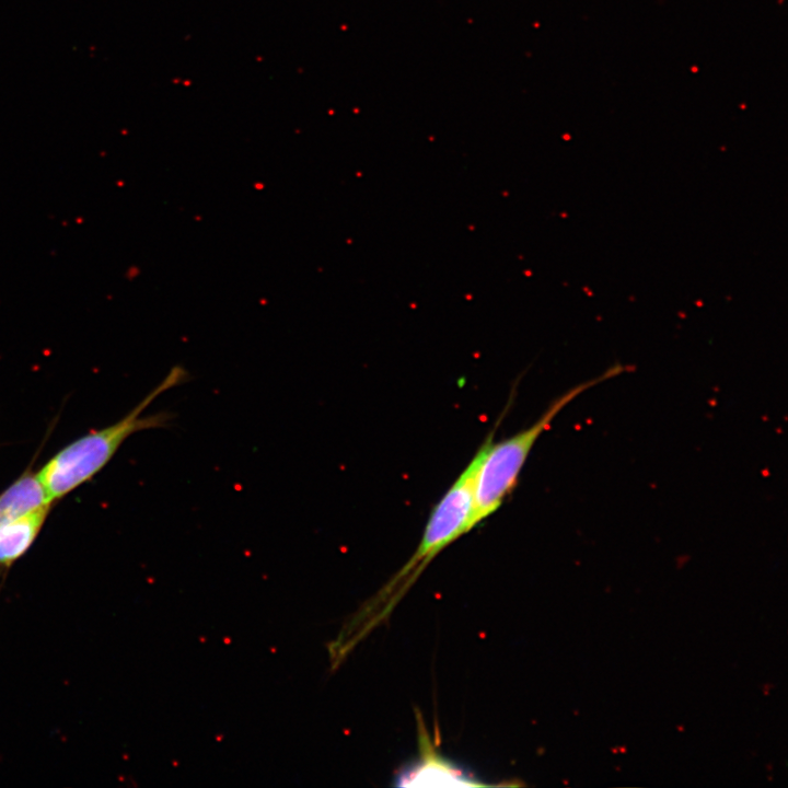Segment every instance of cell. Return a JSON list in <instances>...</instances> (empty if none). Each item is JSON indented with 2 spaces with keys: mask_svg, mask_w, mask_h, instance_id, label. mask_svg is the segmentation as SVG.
<instances>
[{
  "mask_svg": "<svg viewBox=\"0 0 788 788\" xmlns=\"http://www.w3.org/2000/svg\"><path fill=\"white\" fill-rule=\"evenodd\" d=\"M53 507L54 503L44 505L0 525L1 576L7 575L13 564L31 548Z\"/></svg>",
  "mask_w": 788,
  "mask_h": 788,
  "instance_id": "5b68a950",
  "label": "cell"
},
{
  "mask_svg": "<svg viewBox=\"0 0 788 788\" xmlns=\"http://www.w3.org/2000/svg\"><path fill=\"white\" fill-rule=\"evenodd\" d=\"M626 368L616 363L601 375L571 387L553 401L534 424L513 436L495 442V430L490 431L475 477L474 522L476 526L494 514L513 491L535 442L549 428L559 412L584 391L619 375L625 372Z\"/></svg>",
  "mask_w": 788,
  "mask_h": 788,
  "instance_id": "3957f363",
  "label": "cell"
},
{
  "mask_svg": "<svg viewBox=\"0 0 788 788\" xmlns=\"http://www.w3.org/2000/svg\"><path fill=\"white\" fill-rule=\"evenodd\" d=\"M53 503L30 465L11 485L0 493V525L44 505Z\"/></svg>",
  "mask_w": 788,
  "mask_h": 788,
  "instance_id": "8992f818",
  "label": "cell"
},
{
  "mask_svg": "<svg viewBox=\"0 0 788 788\" xmlns=\"http://www.w3.org/2000/svg\"><path fill=\"white\" fill-rule=\"evenodd\" d=\"M188 372L173 367L163 381L118 421L91 430L55 453L38 471V478L50 502L62 499L91 480L113 459L135 432L163 428L172 420L167 412L143 416V410L162 393L186 382Z\"/></svg>",
  "mask_w": 788,
  "mask_h": 788,
  "instance_id": "7a4b0ae2",
  "label": "cell"
},
{
  "mask_svg": "<svg viewBox=\"0 0 788 788\" xmlns=\"http://www.w3.org/2000/svg\"><path fill=\"white\" fill-rule=\"evenodd\" d=\"M418 755L395 775L396 786L428 787L488 786L457 764L441 755L432 743L421 716L417 717Z\"/></svg>",
  "mask_w": 788,
  "mask_h": 788,
  "instance_id": "277c9868",
  "label": "cell"
},
{
  "mask_svg": "<svg viewBox=\"0 0 788 788\" xmlns=\"http://www.w3.org/2000/svg\"><path fill=\"white\" fill-rule=\"evenodd\" d=\"M489 434L466 467L432 508L420 542L406 564L347 623L343 634L357 646L384 623L440 552L474 528L475 477Z\"/></svg>",
  "mask_w": 788,
  "mask_h": 788,
  "instance_id": "6da1fadb",
  "label": "cell"
}]
</instances>
